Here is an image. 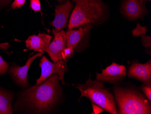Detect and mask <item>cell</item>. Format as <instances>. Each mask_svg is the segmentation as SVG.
<instances>
[{"instance_id":"1","label":"cell","mask_w":151,"mask_h":114,"mask_svg":"<svg viewBox=\"0 0 151 114\" xmlns=\"http://www.w3.org/2000/svg\"><path fill=\"white\" fill-rule=\"evenodd\" d=\"M59 81L58 75L54 74L40 85L26 89L21 95L20 103L34 113H50L62 97Z\"/></svg>"},{"instance_id":"2","label":"cell","mask_w":151,"mask_h":114,"mask_svg":"<svg viewBox=\"0 0 151 114\" xmlns=\"http://www.w3.org/2000/svg\"><path fill=\"white\" fill-rule=\"evenodd\" d=\"M114 91L117 114H151V102L136 88L115 86Z\"/></svg>"},{"instance_id":"3","label":"cell","mask_w":151,"mask_h":114,"mask_svg":"<svg viewBox=\"0 0 151 114\" xmlns=\"http://www.w3.org/2000/svg\"><path fill=\"white\" fill-rule=\"evenodd\" d=\"M75 3L68 30L77 28L86 24H97L105 17L106 8L102 0H71Z\"/></svg>"},{"instance_id":"4","label":"cell","mask_w":151,"mask_h":114,"mask_svg":"<svg viewBox=\"0 0 151 114\" xmlns=\"http://www.w3.org/2000/svg\"><path fill=\"white\" fill-rule=\"evenodd\" d=\"M81 93L80 99L86 97L92 102L99 105L106 111L112 114H117L116 104L113 94L106 88L101 81H93L90 76L84 84L75 86Z\"/></svg>"},{"instance_id":"5","label":"cell","mask_w":151,"mask_h":114,"mask_svg":"<svg viewBox=\"0 0 151 114\" xmlns=\"http://www.w3.org/2000/svg\"><path fill=\"white\" fill-rule=\"evenodd\" d=\"M40 67L41 69V74L40 78L36 80V85H40L54 74H58L59 80L62 81V84L66 85L64 76L68 70L67 62L61 60L56 62L52 63L44 55L40 61Z\"/></svg>"},{"instance_id":"6","label":"cell","mask_w":151,"mask_h":114,"mask_svg":"<svg viewBox=\"0 0 151 114\" xmlns=\"http://www.w3.org/2000/svg\"><path fill=\"white\" fill-rule=\"evenodd\" d=\"M126 76L127 70L125 66L113 62L102 70L101 73H96V80L114 85L123 81Z\"/></svg>"},{"instance_id":"7","label":"cell","mask_w":151,"mask_h":114,"mask_svg":"<svg viewBox=\"0 0 151 114\" xmlns=\"http://www.w3.org/2000/svg\"><path fill=\"white\" fill-rule=\"evenodd\" d=\"M52 33L54 38L50 42L45 52L53 62H56L63 59V52L67 47L66 32L63 30L57 32L53 29Z\"/></svg>"},{"instance_id":"8","label":"cell","mask_w":151,"mask_h":114,"mask_svg":"<svg viewBox=\"0 0 151 114\" xmlns=\"http://www.w3.org/2000/svg\"><path fill=\"white\" fill-rule=\"evenodd\" d=\"M74 6L71 0H68L64 4L55 6L54 19L51 22L50 25L55 28L54 30L58 32L67 27Z\"/></svg>"},{"instance_id":"9","label":"cell","mask_w":151,"mask_h":114,"mask_svg":"<svg viewBox=\"0 0 151 114\" xmlns=\"http://www.w3.org/2000/svg\"><path fill=\"white\" fill-rule=\"evenodd\" d=\"M127 75L129 78L139 80L143 84H151V59L145 64L133 62L129 67Z\"/></svg>"},{"instance_id":"10","label":"cell","mask_w":151,"mask_h":114,"mask_svg":"<svg viewBox=\"0 0 151 114\" xmlns=\"http://www.w3.org/2000/svg\"><path fill=\"white\" fill-rule=\"evenodd\" d=\"M43 53L39 52L29 58L25 65L23 66L14 65L9 70V73L16 83L22 88H25L29 86L27 80V74L31 63L36 58L41 57Z\"/></svg>"},{"instance_id":"11","label":"cell","mask_w":151,"mask_h":114,"mask_svg":"<svg viewBox=\"0 0 151 114\" xmlns=\"http://www.w3.org/2000/svg\"><path fill=\"white\" fill-rule=\"evenodd\" d=\"M147 0H125L122 5L121 11L123 15L130 20L142 17L145 14Z\"/></svg>"},{"instance_id":"12","label":"cell","mask_w":151,"mask_h":114,"mask_svg":"<svg viewBox=\"0 0 151 114\" xmlns=\"http://www.w3.org/2000/svg\"><path fill=\"white\" fill-rule=\"evenodd\" d=\"M93 25L86 24L79 27L77 30H68L66 32V45L67 47L75 49L83 38L89 33Z\"/></svg>"},{"instance_id":"13","label":"cell","mask_w":151,"mask_h":114,"mask_svg":"<svg viewBox=\"0 0 151 114\" xmlns=\"http://www.w3.org/2000/svg\"><path fill=\"white\" fill-rule=\"evenodd\" d=\"M52 36L45 33L30 36L25 41L27 49L44 53L51 41Z\"/></svg>"},{"instance_id":"14","label":"cell","mask_w":151,"mask_h":114,"mask_svg":"<svg viewBox=\"0 0 151 114\" xmlns=\"http://www.w3.org/2000/svg\"><path fill=\"white\" fill-rule=\"evenodd\" d=\"M14 95L0 86V114H12V103Z\"/></svg>"},{"instance_id":"15","label":"cell","mask_w":151,"mask_h":114,"mask_svg":"<svg viewBox=\"0 0 151 114\" xmlns=\"http://www.w3.org/2000/svg\"><path fill=\"white\" fill-rule=\"evenodd\" d=\"M147 30V26H142L140 25L139 24H137L136 28L132 30V34L134 36H139L142 34H146Z\"/></svg>"},{"instance_id":"16","label":"cell","mask_w":151,"mask_h":114,"mask_svg":"<svg viewBox=\"0 0 151 114\" xmlns=\"http://www.w3.org/2000/svg\"><path fill=\"white\" fill-rule=\"evenodd\" d=\"M141 89L144 94L145 95L147 99L151 102V84L150 85L143 84L141 87Z\"/></svg>"},{"instance_id":"17","label":"cell","mask_w":151,"mask_h":114,"mask_svg":"<svg viewBox=\"0 0 151 114\" xmlns=\"http://www.w3.org/2000/svg\"><path fill=\"white\" fill-rule=\"evenodd\" d=\"M9 68V64L4 61L0 55V75H4L6 73Z\"/></svg>"},{"instance_id":"18","label":"cell","mask_w":151,"mask_h":114,"mask_svg":"<svg viewBox=\"0 0 151 114\" xmlns=\"http://www.w3.org/2000/svg\"><path fill=\"white\" fill-rule=\"evenodd\" d=\"M74 52V51L73 49L70 48V47H66V49H65L64 52H63V60L67 62L68 60L73 56Z\"/></svg>"},{"instance_id":"19","label":"cell","mask_w":151,"mask_h":114,"mask_svg":"<svg viewBox=\"0 0 151 114\" xmlns=\"http://www.w3.org/2000/svg\"><path fill=\"white\" fill-rule=\"evenodd\" d=\"M142 38V45L146 48H151V37L146 35V34H142L141 35Z\"/></svg>"},{"instance_id":"20","label":"cell","mask_w":151,"mask_h":114,"mask_svg":"<svg viewBox=\"0 0 151 114\" xmlns=\"http://www.w3.org/2000/svg\"><path fill=\"white\" fill-rule=\"evenodd\" d=\"M30 7L35 12H41V4L39 0H30Z\"/></svg>"},{"instance_id":"21","label":"cell","mask_w":151,"mask_h":114,"mask_svg":"<svg viewBox=\"0 0 151 114\" xmlns=\"http://www.w3.org/2000/svg\"><path fill=\"white\" fill-rule=\"evenodd\" d=\"M26 0H14L11 6L12 9H15L19 8L24 5Z\"/></svg>"},{"instance_id":"22","label":"cell","mask_w":151,"mask_h":114,"mask_svg":"<svg viewBox=\"0 0 151 114\" xmlns=\"http://www.w3.org/2000/svg\"><path fill=\"white\" fill-rule=\"evenodd\" d=\"M91 103L92 108H93V112L92 114H98L103 112V111H106L105 110L103 109L102 108L100 107L99 105H97L92 102H91Z\"/></svg>"},{"instance_id":"23","label":"cell","mask_w":151,"mask_h":114,"mask_svg":"<svg viewBox=\"0 0 151 114\" xmlns=\"http://www.w3.org/2000/svg\"><path fill=\"white\" fill-rule=\"evenodd\" d=\"M11 0H0V6L4 5L8 3Z\"/></svg>"},{"instance_id":"24","label":"cell","mask_w":151,"mask_h":114,"mask_svg":"<svg viewBox=\"0 0 151 114\" xmlns=\"http://www.w3.org/2000/svg\"><path fill=\"white\" fill-rule=\"evenodd\" d=\"M57 1L59 3H61V2H63L65 0H57Z\"/></svg>"},{"instance_id":"25","label":"cell","mask_w":151,"mask_h":114,"mask_svg":"<svg viewBox=\"0 0 151 114\" xmlns=\"http://www.w3.org/2000/svg\"><path fill=\"white\" fill-rule=\"evenodd\" d=\"M148 1H151V0H148Z\"/></svg>"}]
</instances>
